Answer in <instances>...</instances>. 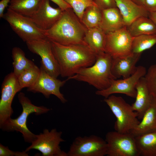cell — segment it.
Instances as JSON below:
<instances>
[{
	"label": "cell",
	"instance_id": "cell-1",
	"mask_svg": "<svg viewBox=\"0 0 156 156\" xmlns=\"http://www.w3.org/2000/svg\"><path fill=\"white\" fill-rule=\"evenodd\" d=\"M51 42L60 75L62 77H70L81 69L92 66L96 61V54L87 45H65Z\"/></svg>",
	"mask_w": 156,
	"mask_h": 156
},
{
	"label": "cell",
	"instance_id": "cell-2",
	"mask_svg": "<svg viewBox=\"0 0 156 156\" xmlns=\"http://www.w3.org/2000/svg\"><path fill=\"white\" fill-rule=\"evenodd\" d=\"M87 29L70 8L63 11L60 18L51 27L42 30L51 41L65 45H87L84 38Z\"/></svg>",
	"mask_w": 156,
	"mask_h": 156
},
{
	"label": "cell",
	"instance_id": "cell-3",
	"mask_svg": "<svg viewBox=\"0 0 156 156\" xmlns=\"http://www.w3.org/2000/svg\"><path fill=\"white\" fill-rule=\"evenodd\" d=\"M112 59L105 52L97 54L93 64L81 69L67 79L86 82L98 90L106 89L110 86L112 80L117 79L111 72Z\"/></svg>",
	"mask_w": 156,
	"mask_h": 156
},
{
	"label": "cell",
	"instance_id": "cell-4",
	"mask_svg": "<svg viewBox=\"0 0 156 156\" xmlns=\"http://www.w3.org/2000/svg\"><path fill=\"white\" fill-rule=\"evenodd\" d=\"M18 98L22 107L21 114L16 118H10L0 128L3 131L8 132H20L22 134L25 141L31 144L36 138V135L32 133L27 127V121L28 116L32 113L36 115L46 113L51 109L44 106L34 105L23 92L18 94Z\"/></svg>",
	"mask_w": 156,
	"mask_h": 156
},
{
	"label": "cell",
	"instance_id": "cell-5",
	"mask_svg": "<svg viewBox=\"0 0 156 156\" xmlns=\"http://www.w3.org/2000/svg\"><path fill=\"white\" fill-rule=\"evenodd\" d=\"M104 101L116 118L114 125L116 131L122 133L129 132L140 122L137 114L131 105L122 97L112 94L105 98Z\"/></svg>",
	"mask_w": 156,
	"mask_h": 156
},
{
	"label": "cell",
	"instance_id": "cell-6",
	"mask_svg": "<svg viewBox=\"0 0 156 156\" xmlns=\"http://www.w3.org/2000/svg\"><path fill=\"white\" fill-rule=\"evenodd\" d=\"M12 30L27 42L46 38L29 17L18 13L8 8L3 17Z\"/></svg>",
	"mask_w": 156,
	"mask_h": 156
},
{
	"label": "cell",
	"instance_id": "cell-7",
	"mask_svg": "<svg viewBox=\"0 0 156 156\" xmlns=\"http://www.w3.org/2000/svg\"><path fill=\"white\" fill-rule=\"evenodd\" d=\"M107 156H139L135 137L130 132H108L105 136Z\"/></svg>",
	"mask_w": 156,
	"mask_h": 156
},
{
	"label": "cell",
	"instance_id": "cell-8",
	"mask_svg": "<svg viewBox=\"0 0 156 156\" xmlns=\"http://www.w3.org/2000/svg\"><path fill=\"white\" fill-rule=\"evenodd\" d=\"M62 132L55 129H45L42 133L36 135L35 139L25 150L27 152L34 149L40 151L43 156H68L67 153L61 148L60 144L64 141Z\"/></svg>",
	"mask_w": 156,
	"mask_h": 156
},
{
	"label": "cell",
	"instance_id": "cell-9",
	"mask_svg": "<svg viewBox=\"0 0 156 156\" xmlns=\"http://www.w3.org/2000/svg\"><path fill=\"white\" fill-rule=\"evenodd\" d=\"M105 140L94 135L78 136L67 152L68 156H104L107 155Z\"/></svg>",
	"mask_w": 156,
	"mask_h": 156
},
{
	"label": "cell",
	"instance_id": "cell-10",
	"mask_svg": "<svg viewBox=\"0 0 156 156\" xmlns=\"http://www.w3.org/2000/svg\"><path fill=\"white\" fill-rule=\"evenodd\" d=\"M22 88L18 83L17 77L13 72L5 77L1 86L0 100V128L10 118L13 113L12 104L17 93Z\"/></svg>",
	"mask_w": 156,
	"mask_h": 156
},
{
	"label": "cell",
	"instance_id": "cell-11",
	"mask_svg": "<svg viewBox=\"0 0 156 156\" xmlns=\"http://www.w3.org/2000/svg\"><path fill=\"white\" fill-rule=\"evenodd\" d=\"M26 43L31 52L41 57V67L50 75L57 78L60 75V69L53 53L51 41L46 38Z\"/></svg>",
	"mask_w": 156,
	"mask_h": 156
},
{
	"label": "cell",
	"instance_id": "cell-12",
	"mask_svg": "<svg viewBox=\"0 0 156 156\" xmlns=\"http://www.w3.org/2000/svg\"><path fill=\"white\" fill-rule=\"evenodd\" d=\"M146 71L144 66H137L135 72L130 77L122 79L112 80L110 86L105 90L96 91V94L106 98L115 93L125 94L131 97L135 98L136 94V86L139 79L144 77Z\"/></svg>",
	"mask_w": 156,
	"mask_h": 156
},
{
	"label": "cell",
	"instance_id": "cell-13",
	"mask_svg": "<svg viewBox=\"0 0 156 156\" xmlns=\"http://www.w3.org/2000/svg\"><path fill=\"white\" fill-rule=\"evenodd\" d=\"M126 26L106 34L105 52L112 58L123 57L132 53L133 38Z\"/></svg>",
	"mask_w": 156,
	"mask_h": 156
},
{
	"label": "cell",
	"instance_id": "cell-14",
	"mask_svg": "<svg viewBox=\"0 0 156 156\" xmlns=\"http://www.w3.org/2000/svg\"><path fill=\"white\" fill-rule=\"evenodd\" d=\"M68 80L61 81L50 75L41 67L40 73L36 81L32 87L27 88V90L34 93H40L46 98L51 95L57 97L63 103L67 100L60 91V88L64 85Z\"/></svg>",
	"mask_w": 156,
	"mask_h": 156
},
{
	"label": "cell",
	"instance_id": "cell-15",
	"mask_svg": "<svg viewBox=\"0 0 156 156\" xmlns=\"http://www.w3.org/2000/svg\"><path fill=\"white\" fill-rule=\"evenodd\" d=\"M63 12L59 7H52L49 0H43L37 10L29 17L39 29L47 30L58 21Z\"/></svg>",
	"mask_w": 156,
	"mask_h": 156
},
{
	"label": "cell",
	"instance_id": "cell-16",
	"mask_svg": "<svg viewBox=\"0 0 156 156\" xmlns=\"http://www.w3.org/2000/svg\"><path fill=\"white\" fill-rule=\"evenodd\" d=\"M141 54L132 53L128 55L112 58L111 72L116 79L122 77H128L136 71V64L139 60Z\"/></svg>",
	"mask_w": 156,
	"mask_h": 156
},
{
	"label": "cell",
	"instance_id": "cell-17",
	"mask_svg": "<svg viewBox=\"0 0 156 156\" xmlns=\"http://www.w3.org/2000/svg\"><path fill=\"white\" fill-rule=\"evenodd\" d=\"M135 88V100L131 106L133 110L137 113L139 120H141L154 99L149 92L144 77L139 79Z\"/></svg>",
	"mask_w": 156,
	"mask_h": 156
},
{
	"label": "cell",
	"instance_id": "cell-18",
	"mask_svg": "<svg viewBox=\"0 0 156 156\" xmlns=\"http://www.w3.org/2000/svg\"><path fill=\"white\" fill-rule=\"evenodd\" d=\"M115 0L125 26H129L139 17H148L149 12L144 6L138 5L131 0Z\"/></svg>",
	"mask_w": 156,
	"mask_h": 156
},
{
	"label": "cell",
	"instance_id": "cell-19",
	"mask_svg": "<svg viewBox=\"0 0 156 156\" xmlns=\"http://www.w3.org/2000/svg\"><path fill=\"white\" fill-rule=\"evenodd\" d=\"M125 26L120 13L117 7L102 10V16L99 27L106 34Z\"/></svg>",
	"mask_w": 156,
	"mask_h": 156
},
{
	"label": "cell",
	"instance_id": "cell-20",
	"mask_svg": "<svg viewBox=\"0 0 156 156\" xmlns=\"http://www.w3.org/2000/svg\"><path fill=\"white\" fill-rule=\"evenodd\" d=\"M141 121L130 132L135 137L156 131V100L154 99Z\"/></svg>",
	"mask_w": 156,
	"mask_h": 156
},
{
	"label": "cell",
	"instance_id": "cell-21",
	"mask_svg": "<svg viewBox=\"0 0 156 156\" xmlns=\"http://www.w3.org/2000/svg\"><path fill=\"white\" fill-rule=\"evenodd\" d=\"M106 34L99 27L88 29L85 42L96 55L105 52Z\"/></svg>",
	"mask_w": 156,
	"mask_h": 156
},
{
	"label": "cell",
	"instance_id": "cell-22",
	"mask_svg": "<svg viewBox=\"0 0 156 156\" xmlns=\"http://www.w3.org/2000/svg\"><path fill=\"white\" fill-rule=\"evenodd\" d=\"M126 27L133 37L143 35H156V26L148 17H139Z\"/></svg>",
	"mask_w": 156,
	"mask_h": 156
},
{
	"label": "cell",
	"instance_id": "cell-23",
	"mask_svg": "<svg viewBox=\"0 0 156 156\" xmlns=\"http://www.w3.org/2000/svg\"><path fill=\"white\" fill-rule=\"evenodd\" d=\"M140 156H156V131L135 137Z\"/></svg>",
	"mask_w": 156,
	"mask_h": 156
},
{
	"label": "cell",
	"instance_id": "cell-24",
	"mask_svg": "<svg viewBox=\"0 0 156 156\" xmlns=\"http://www.w3.org/2000/svg\"><path fill=\"white\" fill-rule=\"evenodd\" d=\"M43 0H11L8 8L23 15L30 17L38 9Z\"/></svg>",
	"mask_w": 156,
	"mask_h": 156
},
{
	"label": "cell",
	"instance_id": "cell-25",
	"mask_svg": "<svg viewBox=\"0 0 156 156\" xmlns=\"http://www.w3.org/2000/svg\"><path fill=\"white\" fill-rule=\"evenodd\" d=\"M12 57L13 73L17 77L24 71L35 64L32 61L26 57L24 52L19 47L13 48Z\"/></svg>",
	"mask_w": 156,
	"mask_h": 156
},
{
	"label": "cell",
	"instance_id": "cell-26",
	"mask_svg": "<svg viewBox=\"0 0 156 156\" xmlns=\"http://www.w3.org/2000/svg\"><path fill=\"white\" fill-rule=\"evenodd\" d=\"M156 44V35H143L133 37L131 52L141 53L150 49Z\"/></svg>",
	"mask_w": 156,
	"mask_h": 156
},
{
	"label": "cell",
	"instance_id": "cell-27",
	"mask_svg": "<svg viewBox=\"0 0 156 156\" xmlns=\"http://www.w3.org/2000/svg\"><path fill=\"white\" fill-rule=\"evenodd\" d=\"M102 10L96 6L86 8L81 21L88 29L99 27L101 18Z\"/></svg>",
	"mask_w": 156,
	"mask_h": 156
},
{
	"label": "cell",
	"instance_id": "cell-28",
	"mask_svg": "<svg viewBox=\"0 0 156 156\" xmlns=\"http://www.w3.org/2000/svg\"><path fill=\"white\" fill-rule=\"evenodd\" d=\"M40 73L39 68L35 64L25 70L18 77L19 84L23 89L33 86L37 80Z\"/></svg>",
	"mask_w": 156,
	"mask_h": 156
},
{
	"label": "cell",
	"instance_id": "cell-29",
	"mask_svg": "<svg viewBox=\"0 0 156 156\" xmlns=\"http://www.w3.org/2000/svg\"><path fill=\"white\" fill-rule=\"evenodd\" d=\"M64 0L71 7L74 12L81 21L83 14L86 8L91 6H97L93 0Z\"/></svg>",
	"mask_w": 156,
	"mask_h": 156
},
{
	"label": "cell",
	"instance_id": "cell-30",
	"mask_svg": "<svg viewBox=\"0 0 156 156\" xmlns=\"http://www.w3.org/2000/svg\"><path fill=\"white\" fill-rule=\"evenodd\" d=\"M144 77L150 94L156 100V64L149 67Z\"/></svg>",
	"mask_w": 156,
	"mask_h": 156
},
{
	"label": "cell",
	"instance_id": "cell-31",
	"mask_svg": "<svg viewBox=\"0 0 156 156\" xmlns=\"http://www.w3.org/2000/svg\"><path fill=\"white\" fill-rule=\"evenodd\" d=\"M28 153L25 151H15L10 150L8 146L0 144V156H28Z\"/></svg>",
	"mask_w": 156,
	"mask_h": 156
},
{
	"label": "cell",
	"instance_id": "cell-32",
	"mask_svg": "<svg viewBox=\"0 0 156 156\" xmlns=\"http://www.w3.org/2000/svg\"><path fill=\"white\" fill-rule=\"evenodd\" d=\"M97 7L101 10L116 7L115 0H93Z\"/></svg>",
	"mask_w": 156,
	"mask_h": 156
},
{
	"label": "cell",
	"instance_id": "cell-33",
	"mask_svg": "<svg viewBox=\"0 0 156 156\" xmlns=\"http://www.w3.org/2000/svg\"><path fill=\"white\" fill-rule=\"evenodd\" d=\"M144 7L149 12L156 11V0H145Z\"/></svg>",
	"mask_w": 156,
	"mask_h": 156
},
{
	"label": "cell",
	"instance_id": "cell-34",
	"mask_svg": "<svg viewBox=\"0 0 156 156\" xmlns=\"http://www.w3.org/2000/svg\"><path fill=\"white\" fill-rule=\"evenodd\" d=\"M57 5L63 11L68 8H72L64 0H49Z\"/></svg>",
	"mask_w": 156,
	"mask_h": 156
},
{
	"label": "cell",
	"instance_id": "cell-35",
	"mask_svg": "<svg viewBox=\"0 0 156 156\" xmlns=\"http://www.w3.org/2000/svg\"><path fill=\"white\" fill-rule=\"evenodd\" d=\"M11 0H1L0 1V17L3 18L5 9L8 7Z\"/></svg>",
	"mask_w": 156,
	"mask_h": 156
},
{
	"label": "cell",
	"instance_id": "cell-36",
	"mask_svg": "<svg viewBox=\"0 0 156 156\" xmlns=\"http://www.w3.org/2000/svg\"><path fill=\"white\" fill-rule=\"evenodd\" d=\"M148 17L152 21L156 26V11L149 12Z\"/></svg>",
	"mask_w": 156,
	"mask_h": 156
},
{
	"label": "cell",
	"instance_id": "cell-37",
	"mask_svg": "<svg viewBox=\"0 0 156 156\" xmlns=\"http://www.w3.org/2000/svg\"><path fill=\"white\" fill-rule=\"evenodd\" d=\"M136 4L144 7L145 0H131Z\"/></svg>",
	"mask_w": 156,
	"mask_h": 156
}]
</instances>
